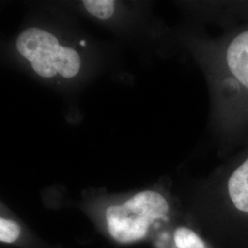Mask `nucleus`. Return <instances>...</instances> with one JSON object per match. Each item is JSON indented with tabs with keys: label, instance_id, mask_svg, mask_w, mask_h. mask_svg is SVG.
Wrapping results in <instances>:
<instances>
[{
	"label": "nucleus",
	"instance_id": "nucleus-5",
	"mask_svg": "<svg viewBox=\"0 0 248 248\" xmlns=\"http://www.w3.org/2000/svg\"><path fill=\"white\" fill-rule=\"evenodd\" d=\"M83 6L92 17L106 20L113 16L116 2L112 0H86L83 1Z\"/></svg>",
	"mask_w": 248,
	"mask_h": 248
},
{
	"label": "nucleus",
	"instance_id": "nucleus-1",
	"mask_svg": "<svg viewBox=\"0 0 248 248\" xmlns=\"http://www.w3.org/2000/svg\"><path fill=\"white\" fill-rule=\"evenodd\" d=\"M212 123L224 152L248 142V19L204 42Z\"/></svg>",
	"mask_w": 248,
	"mask_h": 248
},
{
	"label": "nucleus",
	"instance_id": "nucleus-2",
	"mask_svg": "<svg viewBox=\"0 0 248 248\" xmlns=\"http://www.w3.org/2000/svg\"><path fill=\"white\" fill-rule=\"evenodd\" d=\"M16 46L32 70L43 78H73L79 74L82 66L79 53L61 45L53 33L44 29L27 28L18 36Z\"/></svg>",
	"mask_w": 248,
	"mask_h": 248
},
{
	"label": "nucleus",
	"instance_id": "nucleus-7",
	"mask_svg": "<svg viewBox=\"0 0 248 248\" xmlns=\"http://www.w3.org/2000/svg\"><path fill=\"white\" fill-rule=\"evenodd\" d=\"M20 235V228L18 223L6 218L0 219V241L11 244L18 240Z\"/></svg>",
	"mask_w": 248,
	"mask_h": 248
},
{
	"label": "nucleus",
	"instance_id": "nucleus-4",
	"mask_svg": "<svg viewBox=\"0 0 248 248\" xmlns=\"http://www.w3.org/2000/svg\"><path fill=\"white\" fill-rule=\"evenodd\" d=\"M217 193L224 209L248 217V150L224 169Z\"/></svg>",
	"mask_w": 248,
	"mask_h": 248
},
{
	"label": "nucleus",
	"instance_id": "nucleus-3",
	"mask_svg": "<svg viewBox=\"0 0 248 248\" xmlns=\"http://www.w3.org/2000/svg\"><path fill=\"white\" fill-rule=\"evenodd\" d=\"M169 211L166 196L156 190H143L123 204L107 208L108 231L117 242L132 244L145 237L151 225L165 219Z\"/></svg>",
	"mask_w": 248,
	"mask_h": 248
},
{
	"label": "nucleus",
	"instance_id": "nucleus-6",
	"mask_svg": "<svg viewBox=\"0 0 248 248\" xmlns=\"http://www.w3.org/2000/svg\"><path fill=\"white\" fill-rule=\"evenodd\" d=\"M174 240L177 248H205L203 241L195 232L186 227H180L175 232Z\"/></svg>",
	"mask_w": 248,
	"mask_h": 248
}]
</instances>
